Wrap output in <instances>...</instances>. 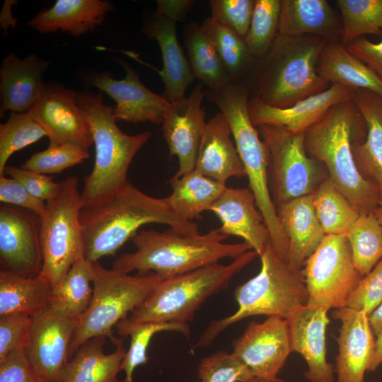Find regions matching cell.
I'll use <instances>...</instances> for the list:
<instances>
[{"label":"cell","mask_w":382,"mask_h":382,"mask_svg":"<svg viewBox=\"0 0 382 382\" xmlns=\"http://www.w3.org/2000/svg\"><path fill=\"white\" fill-rule=\"evenodd\" d=\"M82 227L85 258L94 262L116 252L141 226L156 223L168 225L180 235L198 234V225L176 214L166 198L149 196L128 181L113 197L100 204L83 207Z\"/></svg>","instance_id":"6da1fadb"},{"label":"cell","mask_w":382,"mask_h":382,"mask_svg":"<svg viewBox=\"0 0 382 382\" xmlns=\"http://www.w3.org/2000/svg\"><path fill=\"white\" fill-rule=\"evenodd\" d=\"M365 120L354 100L330 108L304 133L308 154L325 168L328 178L359 214L374 212L381 197L359 172L352 152L354 140H364Z\"/></svg>","instance_id":"7a4b0ae2"},{"label":"cell","mask_w":382,"mask_h":382,"mask_svg":"<svg viewBox=\"0 0 382 382\" xmlns=\"http://www.w3.org/2000/svg\"><path fill=\"white\" fill-rule=\"evenodd\" d=\"M328 41L314 35H277L246 84L250 98L284 108L327 89L329 83L318 75L317 64Z\"/></svg>","instance_id":"3957f363"},{"label":"cell","mask_w":382,"mask_h":382,"mask_svg":"<svg viewBox=\"0 0 382 382\" xmlns=\"http://www.w3.org/2000/svg\"><path fill=\"white\" fill-rule=\"evenodd\" d=\"M227 238L217 228L202 235L187 236L170 228L163 232L140 230L131 238L136 251L120 255L112 268L127 274L134 270L141 274L154 271L168 278L218 263L223 258L234 259L251 250L245 242L224 243Z\"/></svg>","instance_id":"277c9868"},{"label":"cell","mask_w":382,"mask_h":382,"mask_svg":"<svg viewBox=\"0 0 382 382\" xmlns=\"http://www.w3.org/2000/svg\"><path fill=\"white\" fill-rule=\"evenodd\" d=\"M76 101L85 113L95 145V163L84 179L81 193L83 207L103 202L125 187L129 166L151 137L150 132L129 135L120 129L112 107L104 102L103 93L76 92Z\"/></svg>","instance_id":"5b68a950"},{"label":"cell","mask_w":382,"mask_h":382,"mask_svg":"<svg viewBox=\"0 0 382 382\" xmlns=\"http://www.w3.org/2000/svg\"><path fill=\"white\" fill-rule=\"evenodd\" d=\"M205 97L217 105L230 127L248 178L249 189L268 228L270 245L277 256L286 262L289 243L270 194L267 149L250 117L249 90L243 84L231 83L219 89L207 90Z\"/></svg>","instance_id":"8992f818"},{"label":"cell","mask_w":382,"mask_h":382,"mask_svg":"<svg viewBox=\"0 0 382 382\" xmlns=\"http://www.w3.org/2000/svg\"><path fill=\"white\" fill-rule=\"evenodd\" d=\"M260 257V272L234 291L238 310L211 322L195 347L209 346L226 328L245 318L266 316L287 319L308 304V293L301 270L292 269L281 260L270 243Z\"/></svg>","instance_id":"52a82bcc"},{"label":"cell","mask_w":382,"mask_h":382,"mask_svg":"<svg viewBox=\"0 0 382 382\" xmlns=\"http://www.w3.org/2000/svg\"><path fill=\"white\" fill-rule=\"evenodd\" d=\"M257 253L249 250L228 265L212 264L161 282L128 319L133 323H187L211 296L226 288Z\"/></svg>","instance_id":"ba28073f"},{"label":"cell","mask_w":382,"mask_h":382,"mask_svg":"<svg viewBox=\"0 0 382 382\" xmlns=\"http://www.w3.org/2000/svg\"><path fill=\"white\" fill-rule=\"evenodd\" d=\"M166 279L154 272L129 275L93 262V296L86 311L76 320L69 348L70 359L79 347L93 337L105 336L115 346L121 342L122 340L114 336L112 328Z\"/></svg>","instance_id":"9c48e42d"},{"label":"cell","mask_w":382,"mask_h":382,"mask_svg":"<svg viewBox=\"0 0 382 382\" xmlns=\"http://www.w3.org/2000/svg\"><path fill=\"white\" fill-rule=\"evenodd\" d=\"M61 183L58 194L46 202L45 214L39 217L42 264L38 276L51 288L63 279L76 261L85 257L79 180L69 176Z\"/></svg>","instance_id":"30bf717a"},{"label":"cell","mask_w":382,"mask_h":382,"mask_svg":"<svg viewBox=\"0 0 382 382\" xmlns=\"http://www.w3.org/2000/svg\"><path fill=\"white\" fill-rule=\"evenodd\" d=\"M257 127L268 151L269 185L275 206L312 194L328 178L324 166L306 151L304 133L274 125Z\"/></svg>","instance_id":"8fae6325"},{"label":"cell","mask_w":382,"mask_h":382,"mask_svg":"<svg viewBox=\"0 0 382 382\" xmlns=\"http://www.w3.org/2000/svg\"><path fill=\"white\" fill-rule=\"evenodd\" d=\"M308 306L329 311L347 306L363 277L354 266L345 234L325 235L301 270Z\"/></svg>","instance_id":"7c38bea8"},{"label":"cell","mask_w":382,"mask_h":382,"mask_svg":"<svg viewBox=\"0 0 382 382\" xmlns=\"http://www.w3.org/2000/svg\"><path fill=\"white\" fill-rule=\"evenodd\" d=\"M76 96V92L59 83H45L37 100L28 112L46 131L49 145L69 144L88 151L93 139Z\"/></svg>","instance_id":"4fadbf2b"},{"label":"cell","mask_w":382,"mask_h":382,"mask_svg":"<svg viewBox=\"0 0 382 382\" xmlns=\"http://www.w3.org/2000/svg\"><path fill=\"white\" fill-rule=\"evenodd\" d=\"M118 61L125 71L124 79H115L107 71L94 72L86 76L87 84L98 88L114 100L116 104L112 107V113L116 122L148 121L162 124L171 103L164 94H156L147 88L127 62Z\"/></svg>","instance_id":"5bb4252c"},{"label":"cell","mask_w":382,"mask_h":382,"mask_svg":"<svg viewBox=\"0 0 382 382\" xmlns=\"http://www.w3.org/2000/svg\"><path fill=\"white\" fill-rule=\"evenodd\" d=\"M231 353L250 369L254 377L277 378L291 353L286 320L270 316L262 323L250 322L233 342Z\"/></svg>","instance_id":"9a60e30c"},{"label":"cell","mask_w":382,"mask_h":382,"mask_svg":"<svg viewBox=\"0 0 382 382\" xmlns=\"http://www.w3.org/2000/svg\"><path fill=\"white\" fill-rule=\"evenodd\" d=\"M76 320L50 306L32 318L25 352L34 370L48 382H61L69 361V348Z\"/></svg>","instance_id":"2e32d148"},{"label":"cell","mask_w":382,"mask_h":382,"mask_svg":"<svg viewBox=\"0 0 382 382\" xmlns=\"http://www.w3.org/2000/svg\"><path fill=\"white\" fill-rule=\"evenodd\" d=\"M0 260L8 270L38 275L42 264L39 217L9 204L0 207Z\"/></svg>","instance_id":"e0dca14e"},{"label":"cell","mask_w":382,"mask_h":382,"mask_svg":"<svg viewBox=\"0 0 382 382\" xmlns=\"http://www.w3.org/2000/svg\"><path fill=\"white\" fill-rule=\"evenodd\" d=\"M205 91L197 84L190 96L172 103L162 122L163 136L170 155L178 158L175 178L195 170L199 146L205 130V114L202 108Z\"/></svg>","instance_id":"ac0fdd59"},{"label":"cell","mask_w":382,"mask_h":382,"mask_svg":"<svg viewBox=\"0 0 382 382\" xmlns=\"http://www.w3.org/2000/svg\"><path fill=\"white\" fill-rule=\"evenodd\" d=\"M332 316L341 322L336 337V382H365L375 350L376 336L368 314L347 306L335 309Z\"/></svg>","instance_id":"d6986e66"},{"label":"cell","mask_w":382,"mask_h":382,"mask_svg":"<svg viewBox=\"0 0 382 382\" xmlns=\"http://www.w3.org/2000/svg\"><path fill=\"white\" fill-rule=\"evenodd\" d=\"M355 91L331 84L325 91L301 100L284 108L266 105L254 98L248 101L249 114L257 127L267 125L282 127L294 134L305 133L328 110L340 103L352 100Z\"/></svg>","instance_id":"ffe728a7"},{"label":"cell","mask_w":382,"mask_h":382,"mask_svg":"<svg viewBox=\"0 0 382 382\" xmlns=\"http://www.w3.org/2000/svg\"><path fill=\"white\" fill-rule=\"evenodd\" d=\"M286 320L291 352L301 354L307 364L306 378L309 382H336L334 366L326 358L328 311L306 305Z\"/></svg>","instance_id":"44dd1931"},{"label":"cell","mask_w":382,"mask_h":382,"mask_svg":"<svg viewBox=\"0 0 382 382\" xmlns=\"http://www.w3.org/2000/svg\"><path fill=\"white\" fill-rule=\"evenodd\" d=\"M209 211L219 219L221 233L243 238L259 257L270 243L268 228L249 188L226 187Z\"/></svg>","instance_id":"7402d4cb"},{"label":"cell","mask_w":382,"mask_h":382,"mask_svg":"<svg viewBox=\"0 0 382 382\" xmlns=\"http://www.w3.org/2000/svg\"><path fill=\"white\" fill-rule=\"evenodd\" d=\"M50 62L35 54L24 59L8 54L0 69V115L7 111L27 112L37 100L45 83L43 75Z\"/></svg>","instance_id":"603a6c76"},{"label":"cell","mask_w":382,"mask_h":382,"mask_svg":"<svg viewBox=\"0 0 382 382\" xmlns=\"http://www.w3.org/2000/svg\"><path fill=\"white\" fill-rule=\"evenodd\" d=\"M142 33L159 45L163 68L158 72L165 86V96L170 103L183 98L195 77L178 42L176 23L152 13L145 18Z\"/></svg>","instance_id":"cb8c5ba5"},{"label":"cell","mask_w":382,"mask_h":382,"mask_svg":"<svg viewBox=\"0 0 382 382\" xmlns=\"http://www.w3.org/2000/svg\"><path fill=\"white\" fill-rule=\"evenodd\" d=\"M277 212L289 243L286 264L301 270L325 236L314 209L313 192L279 205Z\"/></svg>","instance_id":"d4e9b609"},{"label":"cell","mask_w":382,"mask_h":382,"mask_svg":"<svg viewBox=\"0 0 382 382\" xmlns=\"http://www.w3.org/2000/svg\"><path fill=\"white\" fill-rule=\"evenodd\" d=\"M231 135L223 114L216 113L207 122L195 170L225 184L231 177L245 176L244 166Z\"/></svg>","instance_id":"484cf974"},{"label":"cell","mask_w":382,"mask_h":382,"mask_svg":"<svg viewBox=\"0 0 382 382\" xmlns=\"http://www.w3.org/2000/svg\"><path fill=\"white\" fill-rule=\"evenodd\" d=\"M114 8L103 0H57L49 8L42 9L27 23L40 33L57 31L79 37L95 30Z\"/></svg>","instance_id":"4316f807"},{"label":"cell","mask_w":382,"mask_h":382,"mask_svg":"<svg viewBox=\"0 0 382 382\" xmlns=\"http://www.w3.org/2000/svg\"><path fill=\"white\" fill-rule=\"evenodd\" d=\"M278 35L342 38V24L325 0H282Z\"/></svg>","instance_id":"83f0119b"},{"label":"cell","mask_w":382,"mask_h":382,"mask_svg":"<svg viewBox=\"0 0 382 382\" xmlns=\"http://www.w3.org/2000/svg\"><path fill=\"white\" fill-rule=\"evenodd\" d=\"M366 125L364 140L352 142V152L361 175L382 196V98L366 90L355 91L353 98Z\"/></svg>","instance_id":"f1b7e54d"},{"label":"cell","mask_w":382,"mask_h":382,"mask_svg":"<svg viewBox=\"0 0 382 382\" xmlns=\"http://www.w3.org/2000/svg\"><path fill=\"white\" fill-rule=\"evenodd\" d=\"M318 75L328 83L369 91L382 98V79L337 41H328L317 64Z\"/></svg>","instance_id":"f546056e"},{"label":"cell","mask_w":382,"mask_h":382,"mask_svg":"<svg viewBox=\"0 0 382 382\" xmlns=\"http://www.w3.org/2000/svg\"><path fill=\"white\" fill-rule=\"evenodd\" d=\"M106 337H93L76 351L64 369L61 382H120L117 376L126 353L122 341L115 350L105 354Z\"/></svg>","instance_id":"4dcf8cb0"},{"label":"cell","mask_w":382,"mask_h":382,"mask_svg":"<svg viewBox=\"0 0 382 382\" xmlns=\"http://www.w3.org/2000/svg\"><path fill=\"white\" fill-rule=\"evenodd\" d=\"M50 285L38 275L28 277L8 270L0 272V317H34L49 306Z\"/></svg>","instance_id":"1f68e13d"},{"label":"cell","mask_w":382,"mask_h":382,"mask_svg":"<svg viewBox=\"0 0 382 382\" xmlns=\"http://www.w3.org/2000/svg\"><path fill=\"white\" fill-rule=\"evenodd\" d=\"M172 193L165 197L173 210L184 219H202L226 188V184L192 170L170 181Z\"/></svg>","instance_id":"d6a6232c"},{"label":"cell","mask_w":382,"mask_h":382,"mask_svg":"<svg viewBox=\"0 0 382 382\" xmlns=\"http://www.w3.org/2000/svg\"><path fill=\"white\" fill-rule=\"evenodd\" d=\"M93 262L81 258L51 289L49 306L72 319L79 318L89 307L92 296Z\"/></svg>","instance_id":"836d02e7"},{"label":"cell","mask_w":382,"mask_h":382,"mask_svg":"<svg viewBox=\"0 0 382 382\" xmlns=\"http://www.w3.org/2000/svg\"><path fill=\"white\" fill-rule=\"evenodd\" d=\"M187 59L195 79L219 89L231 83L215 47L202 25L193 21L183 29Z\"/></svg>","instance_id":"e575fe53"},{"label":"cell","mask_w":382,"mask_h":382,"mask_svg":"<svg viewBox=\"0 0 382 382\" xmlns=\"http://www.w3.org/2000/svg\"><path fill=\"white\" fill-rule=\"evenodd\" d=\"M209 36L231 83L246 85L255 60L245 39L232 30L209 17L202 25Z\"/></svg>","instance_id":"d590c367"},{"label":"cell","mask_w":382,"mask_h":382,"mask_svg":"<svg viewBox=\"0 0 382 382\" xmlns=\"http://www.w3.org/2000/svg\"><path fill=\"white\" fill-rule=\"evenodd\" d=\"M313 206L325 235H347L360 215L329 178L313 192Z\"/></svg>","instance_id":"8d00e7d4"},{"label":"cell","mask_w":382,"mask_h":382,"mask_svg":"<svg viewBox=\"0 0 382 382\" xmlns=\"http://www.w3.org/2000/svg\"><path fill=\"white\" fill-rule=\"evenodd\" d=\"M115 327L119 335L130 336L129 347L121 364V370L125 374V380L122 382H133L135 369L147 362V348L155 334L163 331H176L185 335L190 334L187 323H133L127 317L121 320Z\"/></svg>","instance_id":"74e56055"},{"label":"cell","mask_w":382,"mask_h":382,"mask_svg":"<svg viewBox=\"0 0 382 382\" xmlns=\"http://www.w3.org/2000/svg\"><path fill=\"white\" fill-rule=\"evenodd\" d=\"M347 236L354 266L364 277L382 259V226L374 212L360 214Z\"/></svg>","instance_id":"f35d334b"},{"label":"cell","mask_w":382,"mask_h":382,"mask_svg":"<svg viewBox=\"0 0 382 382\" xmlns=\"http://www.w3.org/2000/svg\"><path fill=\"white\" fill-rule=\"evenodd\" d=\"M345 46L365 35L382 32V0H337Z\"/></svg>","instance_id":"ab89813d"},{"label":"cell","mask_w":382,"mask_h":382,"mask_svg":"<svg viewBox=\"0 0 382 382\" xmlns=\"http://www.w3.org/2000/svg\"><path fill=\"white\" fill-rule=\"evenodd\" d=\"M282 0H255L245 43L258 61L270 50L277 35Z\"/></svg>","instance_id":"60d3db41"},{"label":"cell","mask_w":382,"mask_h":382,"mask_svg":"<svg viewBox=\"0 0 382 382\" xmlns=\"http://www.w3.org/2000/svg\"><path fill=\"white\" fill-rule=\"evenodd\" d=\"M44 137H47L46 131L29 112H11L7 121L0 125V176L13 153Z\"/></svg>","instance_id":"b9f144b4"},{"label":"cell","mask_w":382,"mask_h":382,"mask_svg":"<svg viewBox=\"0 0 382 382\" xmlns=\"http://www.w3.org/2000/svg\"><path fill=\"white\" fill-rule=\"evenodd\" d=\"M89 156L88 151L78 146L49 145L45 150L32 155L21 168L45 175L60 173Z\"/></svg>","instance_id":"7bdbcfd3"},{"label":"cell","mask_w":382,"mask_h":382,"mask_svg":"<svg viewBox=\"0 0 382 382\" xmlns=\"http://www.w3.org/2000/svg\"><path fill=\"white\" fill-rule=\"evenodd\" d=\"M201 382H245L254 377L232 353L219 351L202 359L198 366Z\"/></svg>","instance_id":"ee69618b"},{"label":"cell","mask_w":382,"mask_h":382,"mask_svg":"<svg viewBox=\"0 0 382 382\" xmlns=\"http://www.w3.org/2000/svg\"><path fill=\"white\" fill-rule=\"evenodd\" d=\"M255 3V0H211L210 17L245 39Z\"/></svg>","instance_id":"f6af8a7d"},{"label":"cell","mask_w":382,"mask_h":382,"mask_svg":"<svg viewBox=\"0 0 382 382\" xmlns=\"http://www.w3.org/2000/svg\"><path fill=\"white\" fill-rule=\"evenodd\" d=\"M32 318L21 315L0 317V364L10 354L25 349Z\"/></svg>","instance_id":"bcb514c9"},{"label":"cell","mask_w":382,"mask_h":382,"mask_svg":"<svg viewBox=\"0 0 382 382\" xmlns=\"http://www.w3.org/2000/svg\"><path fill=\"white\" fill-rule=\"evenodd\" d=\"M382 301V259L365 275L348 299L347 306L369 316Z\"/></svg>","instance_id":"7dc6e473"},{"label":"cell","mask_w":382,"mask_h":382,"mask_svg":"<svg viewBox=\"0 0 382 382\" xmlns=\"http://www.w3.org/2000/svg\"><path fill=\"white\" fill-rule=\"evenodd\" d=\"M5 174L18 180L31 195L45 202L58 194L62 185L61 182H54L52 176L12 166H6Z\"/></svg>","instance_id":"c3c4849f"},{"label":"cell","mask_w":382,"mask_h":382,"mask_svg":"<svg viewBox=\"0 0 382 382\" xmlns=\"http://www.w3.org/2000/svg\"><path fill=\"white\" fill-rule=\"evenodd\" d=\"M0 201L5 204L18 207L42 216L47 209L46 202L31 195L18 180L0 176Z\"/></svg>","instance_id":"681fc988"},{"label":"cell","mask_w":382,"mask_h":382,"mask_svg":"<svg viewBox=\"0 0 382 382\" xmlns=\"http://www.w3.org/2000/svg\"><path fill=\"white\" fill-rule=\"evenodd\" d=\"M0 382L48 381L32 367L25 349H20L0 364Z\"/></svg>","instance_id":"f907efd6"},{"label":"cell","mask_w":382,"mask_h":382,"mask_svg":"<svg viewBox=\"0 0 382 382\" xmlns=\"http://www.w3.org/2000/svg\"><path fill=\"white\" fill-rule=\"evenodd\" d=\"M381 35V40L378 42L361 37L345 47L351 54L365 63L382 79V32Z\"/></svg>","instance_id":"816d5d0a"},{"label":"cell","mask_w":382,"mask_h":382,"mask_svg":"<svg viewBox=\"0 0 382 382\" xmlns=\"http://www.w3.org/2000/svg\"><path fill=\"white\" fill-rule=\"evenodd\" d=\"M194 4L193 0H158L156 13L177 23L185 20Z\"/></svg>","instance_id":"f5cc1de1"},{"label":"cell","mask_w":382,"mask_h":382,"mask_svg":"<svg viewBox=\"0 0 382 382\" xmlns=\"http://www.w3.org/2000/svg\"><path fill=\"white\" fill-rule=\"evenodd\" d=\"M16 2L13 0H6L4 3L0 16V24L1 28L5 33L7 32L8 28H13L16 25L17 19L13 18L11 12V8Z\"/></svg>","instance_id":"db71d44e"},{"label":"cell","mask_w":382,"mask_h":382,"mask_svg":"<svg viewBox=\"0 0 382 382\" xmlns=\"http://www.w3.org/2000/svg\"><path fill=\"white\" fill-rule=\"evenodd\" d=\"M382 365V330L376 336L375 350L369 371H375Z\"/></svg>","instance_id":"11a10c76"},{"label":"cell","mask_w":382,"mask_h":382,"mask_svg":"<svg viewBox=\"0 0 382 382\" xmlns=\"http://www.w3.org/2000/svg\"><path fill=\"white\" fill-rule=\"evenodd\" d=\"M369 323L375 336L382 330V301L369 316Z\"/></svg>","instance_id":"9f6ffc18"},{"label":"cell","mask_w":382,"mask_h":382,"mask_svg":"<svg viewBox=\"0 0 382 382\" xmlns=\"http://www.w3.org/2000/svg\"><path fill=\"white\" fill-rule=\"evenodd\" d=\"M374 214L382 226V196L381 197L378 204L374 211Z\"/></svg>","instance_id":"6f0895ef"},{"label":"cell","mask_w":382,"mask_h":382,"mask_svg":"<svg viewBox=\"0 0 382 382\" xmlns=\"http://www.w3.org/2000/svg\"><path fill=\"white\" fill-rule=\"evenodd\" d=\"M245 382H288V381L279 378L274 380H266V379H262V378H259L256 377H253Z\"/></svg>","instance_id":"680465c9"},{"label":"cell","mask_w":382,"mask_h":382,"mask_svg":"<svg viewBox=\"0 0 382 382\" xmlns=\"http://www.w3.org/2000/svg\"><path fill=\"white\" fill-rule=\"evenodd\" d=\"M370 382H382V380H381V381H370Z\"/></svg>","instance_id":"91938a15"}]
</instances>
